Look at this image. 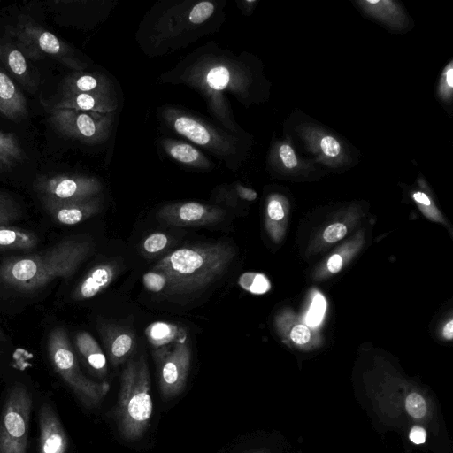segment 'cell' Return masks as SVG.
<instances>
[{
    "label": "cell",
    "instance_id": "2e32d148",
    "mask_svg": "<svg viewBox=\"0 0 453 453\" xmlns=\"http://www.w3.org/2000/svg\"><path fill=\"white\" fill-rule=\"evenodd\" d=\"M0 114L12 121L23 119L27 116L24 95L1 67Z\"/></svg>",
    "mask_w": 453,
    "mask_h": 453
},
{
    "label": "cell",
    "instance_id": "f546056e",
    "mask_svg": "<svg viewBox=\"0 0 453 453\" xmlns=\"http://www.w3.org/2000/svg\"><path fill=\"white\" fill-rule=\"evenodd\" d=\"M214 5L209 1H203L196 4L188 16L190 22L194 24H201L205 21L213 12Z\"/></svg>",
    "mask_w": 453,
    "mask_h": 453
},
{
    "label": "cell",
    "instance_id": "cb8c5ba5",
    "mask_svg": "<svg viewBox=\"0 0 453 453\" xmlns=\"http://www.w3.org/2000/svg\"><path fill=\"white\" fill-rule=\"evenodd\" d=\"M170 243V237L161 232L152 233L142 243V250L150 256L163 251Z\"/></svg>",
    "mask_w": 453,
    "mask_h": 453
},
{
    "label": "cell",
    "instance_id": "d590c367",
    "mask_svg": "<svg viewBox=\"0 0 453 453\" xmlns=\"http://www.w3.org/2000/svg\"><path fill=\"white\" fill-rule=\"evenodd\" d=\"M409 439L416 445H420L426 441V431L420 426H413L409 433Z\"/></svg>",
    "mask_w": 453,
    "mask_h": 453
},
{
    "label": "cell",
    "instance_id": "f1b7e54d",
    "mask_svg": "<svg viewBox=\"0 0 453 453\" xmlns=\"http://www.w3.org/2000/svg\"><path fill=\"white\" fill-rule=\"evenodd\" d=\"M172 157L183 163H191L198 159L199 152L188 144H176L171 148Z\"/></svg>",
    "mask_w": 453,
    "mask_h": 453
},
{
    "label": "cell",
    "instance_id": "3957f363",
    "mask_svg": "<svg viewBox=\"0 0 453 453\" xmlns=\"http://www.w3.org/2000/svg\"><path fill=\"white\" fill-rule=\"evenodd\" d=\"M153 411L150 378L145 357L128 359L120 376V388L113 411L121 436L127 441L142 437Z\"/></svg>",
    "mask_w": 453,
    "mask_h": 453
},
{
    "label": "cell",
    "instance_id": "7402d4cb",
    "mask_svg": "<svg viewBox=\"0 0 453 453\" xmlns=\"http://www.w3.org/2000/svg\"><path fill=\"white\" fill-rule=\"evenodd\" d=\"M18 202L8 193L0 191V225H8L21 217Z\"/></svg>",
    "mask_w": 453,
    "mask_h": 453
},
{
    "label": "cell",
    "instance_id": "8992f818",
    "mask_svg": "<svg viewBox=\"0 0 453 453\" xmlns=\"http://www.w3.org/2000/svg\"><path fill=\"white\" fill-rule=\"evenodd\" d=\"M31 407V395L26 387L14 385L0 418V453H26Z\"/></svg>",
    "mask_w": 453,
    "mask_h": 453
},
{
    "label": "cell",
    "instance_id": "9a60e30c",
    "mask_svg": "<svg viewBox=\"0 0 453 453\" xmlns=\"http://www.w3.org/2000/svg\"><path fill=\"white\" fill-rule=\"evenodd\" d=\"M0 60L5 65L17 81L23 86L35 89L38 85V77L33 71L24 54L13 42L0 36Z\"/></svg>",
    "mask_w": 453,
    "mask_h": 453
},
{
    "label": "cell",
    "instance_id": "d6a6232c",
    "mask_svg": "<svg viewBox=\"0 0 453 453\" xmlns=\"http://www.w3.org/2000/svg\"><path fill=\"white\" fill-rule=\"evenodd\" d=\"M347 234V227L342 223H334L328 226L324 233L323 238L326 242L333 243L342 239Z\"/></svg>",
    "mask_w": 453,
    "mask_h": 453
},
{
    "label": "cell",
    "instance_id": "8fae6325",
    "mask_svg": "<svg viewBox=\"0 0 453 453\" xmlns=\"http://www.w3.org/2000/svg\"><path fill=\"white\" fill-rule=\"evenodd\" d=\"M98 330L108 357L113 366L126 362L135 348V335L132 329L115 323L102 321Z\"/></svg>",
    "mask_w": 453,
    "mask_h": 453
},
{
    "label": "cell",
    "instance_id": "52a82bcc",
    "mask_svg": "<svg viewBox=\"0 0 453 453\" xmlns=\"http://www.w3.org/2000/svg\"><path fill=\"white\" fill-rule=\"evenodd\" d=\"M158 369L159 390L170 399L184 388L189 372L191 351L185 341H178L171 348H159L154 353Z\"/></svg>",
    "mask_w": 453,
    "mask_h": 453
},
{
    "label": "cell",
    "instance_id": "30bf717a",
    "mask_svg": "<svg viewBox=\"0 0 453 453\" xmlns=\"http://www.w3.org/2000/svg\"><path fill=\"white\" fill-rule=\"evenodd\" d=\"M49 122L58 134L85 141L96 139L100 130L96 118L74 109L50 108Z\"/></svg>",
    "mask_w": 453,
    "mask_h": 453
},
{
    "label": "cell",
    "instance_id": "7c38bea8",
    "mask_svg": "<svg viewBox=\"0 0 453 453\" xmlns=\"http://www.w3.org/2000/svg\"><path fill=\"white\" fill-rule=\"evenodd\" d=\"M43 208L58 224L73 226L98 213L100 204L97 199L90 198L82 201H57L41 198Z\"/></svg>",
    "mask_w": 453,
    "mask_h": 453
},
{
    "label": "cell",
    "instance_id": "7bdbcfd3",
    "mask_svg": "<svg viewBox=\"0 0 453 453\" xmlns=\"http://www.w3.org/2000/svg\"><path fill=\"white\" fill-rule=\"evenodd\" d=\"M250 453H268V452L265 450H263V449H258V450L252 451Z\"/></svg>",
    "mask_w": 453,
    "mask_h": 453
},
{
    "label": "cell",
    "instance_id": "1f68e13d",
    "mask_svg": "<svg viewBox=\"0 0 453 453\" xmlns=\"http://www.w3.org/2000/svg\"><path fill=\"white\" fill-rule=\"evenodd\" d=\"M311 331L303 323L296 324L290 330L289 338L296 345H305L311 340Z\"/></svg>",
    "mask_w": 453,
    "mask_h": 453
},
{
    "label": "cell",
    "instance_id": "ffe728a7",
    "mask_svg": "<svg viewBox=\"0 0 453 453\" xmlns=\"http://www.w3.org/2000/svg\"><path fill=\"white\" fill-rule=\"evenodd\" d=\"M175 130L199 145H205L211 140L207 129L196 120L180 116L174 121Z\"/></svg>",
    "mask_w": 453,
    "mask_h": 453
},
{
    "label": "cell",
    "instance_id": "9c48e42d",
    "mask_svg": "<svg viewBox=\"0 0 453 453\" xmlns=\"http://www.w3.org/2000/svg\"><path fill=\"white\" fill-rule=\"evenodd\" d=\"M157 217L165 224L174 226H198L219 222L224 211L218 207L188 202L167 205L159 211Z\"/></svg>",
    "mask_w": 453,
    "mask_h": 453
},
{
    "label": "cell",
    "instance_id": "44dd1931",
    "mask_svg": "<svg viewBox=\"0 0 453 453\" xmlns=\"http://www.w3.org/2000/svg\"><path fill=\"white\" fill-rule=\"evenodd\" d=\"M145 334L151 345L161 348L174 341L179 334V328L175 325L157 321L151 323L145 329Z\"/></svg>",
    "mask_w": 453,
    "mask_h": 453
},
{
    "label": "cell",
    "instance_id": "4316f807",
    "mask_svg": "<svg viewBox=\"0 0 453 453\" xmlns=\"http://www.w3.org/2000/svg\"><path fill=\"white\" fill-rule=\"evenodd\" d=\"M142 282L144 287L154 293H158L167 288V278L166 276L157 270H151L143 275Z\"/></svg>",
    "mask_w": 453,
    "mask_h": 453
},
{
    "label": "cell",
    "instance_id": "603a6c76",
    "mask_svg": "<svg viewBox=\"0 0 453 453\" xmlns=\"http://www.w3.org/2000/svg\"><path fill=\"white\" fill-rule=\"evenodd\" d=\"M326 302L325 297L320 293H316L305 316L306 324L312 327L320 325L326 312Z\"/></svg>",
    "mask_w": 453,
    "mask_h": 453
},
{
    "label": "cell",
    "instance_id": "74e56055",
    "mask_svg": "<svg viewBox=\"0 0 453 453\" xmlns=\"http://www.w3.org/2000/svg\"><path fill=\"white\" fill-rule=\"evenodd\" d=\"M237 191L240 196L245 200L253 201L257 198V193L253 189L239 186Z\"/></svg>",
    "mask_w": 453,
    "mask_h": 453
},
{
    "label": "cell",
    "instance_id": "277c9868",
    "mask_svg": "<svg viewBox=\"0 0 453 453\" xmlns=\"http://www.w3.org/2000/svg\"><path fill=\"white\" fill-rule=\"evenodd\" d=\"M47 350L54 370L80 402L88 408L99 405L108 394L110 384L93 381L81 372L68 334L63 327L58 326L50 331Z\"/></svg>",
    "mask_w": 453,
    "mask_h": 453
},
{
    "label": "cell",
    "instance_id": "60d3db41",
    "mask_svg": "<svg viewBox=\"0 0 453 453\" xmlns=\"http://www.w3.org/2000/svg\"><path fill=\"white\" fill-rule=\"evenodd\" d=\"M446 82L449 88L453 86V70L452 68H449L446 73Z\"/></svg>",
    "mask_w": 453,
    "mask_h": 453
},
{
    "label": "cell",
    "instance_id": "f35d334b",
    "mask_svg": "<svg viewBox=\"0 0 453 453\" xmlns=\"http://www.w3.org/2000/svg\"><path fill=\"white\" fill-rule=\"evenodd\" d=\"M413 198L415 201L422 205L429 206L431 205V202L428 198V196L422 192H415L413 194Z\"/></svg>",
    "mask_w": 453,
    "mask_h": 453
},
{
    "label": "cell",
    "instance_id": "4dcf8cb0",
    "mask_svg": "<svg viewBox=\"0 0 453 453\" xmlns=\"http://www.w3.org/2000/svg\"><path fill=\"white\" fill-rule=\"evenodd\" d=\"M267 226L271 232L275 225V222L282 220L285 217V211L281 203L276 199L272 198L267 204Z\"/></svg>",
    "mask_w": 453,
    "mask_h": 453
},
{
    "label": "cell",
    "instance_id": "83f0119b",
    "mask_svg": "<svg viewBox=\"0 0 453 453\" xmlns=\"http://www.w3.org/2000/svg\"><path fill=\"white\" fill-rule=\"evenodd\" d=\"M230 73L224 66H216L207 74V82L214 90H223L228 84Z\"/></svg>",
    "mask_w": 453,
    "mask_h": 453
},
{
    "label": "cell",
    "instance_id": "7a4b0ae2",
    "mask_svg": "<svg viewBox=\"0 0 453 453\" xmlns=\"http://www.w3.org/2000/svg\"><path fill=\"white\" fill-rule=\"evenodd\" d=\"M235 254L234 247L226 242L187 246L168 253L152 269L166 276L168 293L190 294L220 277Z\"/></svg>",
    "mask_w": 453,
    "mask_h": 453
},
{
    "label": "cell",
    "instance_id": "836d02e7",
    "mask_svg": "<svg viewBox=\"0 0 453 453\" xmlns=\"http://www.w3.org/2000/svg\"><path fill=\"white\" fill-rule=\"evenodd\" d=\"M320 148L322 152L329 157H335L341 152V145L333 136H324L320 141Z\"/></svg>",
    "mask_w": 453,
    "mask_h": 453
},
{
    "label": "cell",
    "instance_id": "6da1fadb",
    "mask_svg": "<svg viewBox=\"0 0 453 453\" xmlns=\"http://www.w3.org/2000/svg\"><path fill=\"white\" fill-rule=\"evenodd\" d=\"M92 253L90 242L65 238L43 250L6 257L0 264V283L18 292L31 293L57 278H71Z\"/></svg>",
    "mask_w": 453,
    "mask_h": 453
},
{
    "label": "cell",
    "instance_id": "5b68a950",
    "mask_svg": "<svg viewBox=\"0 0 453 453\" xmlns=\"http://www.w3.org/2000/svg\"><path fill=\"white\" fill-rule=\"evenodd\" d=\"M5 33L26 58L39 60L49 57L72 69L83 67L65 42L27 15H19L14 25L5 27Z\"/></svg>",
    "mask_w": 453,
    "mask_h": 453
},
{
    "label": "cell",
    "instance_id": "ab89813d",
    "mask_svg": "<svg viewBox=\"0 0 453 453\" xmlns=\"http://www.w3.org/2000/svg\"><path fill=\"white\" fill-rule=\"evenodd\" d=\"M443 336L448 339L451 340L453 338V320L450 319L443 327L442 331Z\"/></svg>",
    "mask_w": 453,
    "mask_h": 453
},
{
    "label": "cell",
    "instance_id": "e0dca14e",
    "mask_svg": "<svg viewBox=\"0 0 453 453\" xmlns=\"http://www.w3.org/2000/svg\"><path fill=\"white\" fill-rule=\"evenodd\" d=\"M75 344L78 352L87 365L98 376H105L107 373L106 357L94 337L88 332H79L75 336Z\"/></svg>",
    "mask_w": 453,
    "mask_h": 453
},
{
    "label": "cell",
    "instance_id": "ac0fdd59",
    "mask_svg": "<svg viewBox=\"0 0 453 453\" xmlns=\"http://www.w3.org/2000/svg\"><path fill=\"white\" fill-rule=\"evenodd\" d=\"M34 232L9 225H0V250H30L37 246Z\"/></svg>",
    "mask_w": 453,
    "mask_h": 453
},
{
    "label": "cell",
    "instance_id": "e575fe53",
    "mask_svg": "<svg viewBox=\"0 0 453 453\" xmlns=\"http://www.w3.org/2000/svg\"><path fill=\"white\" fill-rule=\"evenodd\" d=\"M279 154L283 165L287 168H294L297 165V159L295 152L289 145H281L279 150Z\"/></svg>",
    "mask_w": 453,
    "mask_h": 453
},
{
    "label": "cell",
    "instance_id": "8d00e7d4",
    "mask_svg": "<svg viewBox=\"0 0 453 453\" xmlns=\"http://www.w3.org/2000/svg\"><path fill=\"white\" fill-rule=\"evenodd\" d=\"M327 269L332 273L340 272L342 266V258L339 254L332 255L327 261Z\"/></svg>",
    "mask_w": 453,
    "mask_h": 453
},
{
    "label": "cell",
    "instance_id": "d4e9b609",
    "mask_svg": "<svg viewBox=\"0 0 453 453\" xmlns=\"http://www.w3.org/2000/svg\"><path fill=\"white\" fill-rule=\"evenodd\" d=\"M405 410L411 418L421 419L427 413L426 402L420 394L411 392L405 399Z\"/></svg>",
    "mask_w": 453,
    "mask_h": 453
},
{
    "label": "cell",
    "instance_id": "4fadbf2b",
    "mask_svg": "<svg viewBox=\"0 0 453 453\" xmlns=\"http://www.w3.org/2000/svg\"><path fill=\"white\" fill-rule=\"evenodd\" d=\"M121 265L117 261H107L92 267L74 288L72 297L75 301L90 299L116 279Z\"/></svg>",
    "mask_w": 453,
    "mask_h": 453
},
{
    "label": "cell",
    "instance_id": "5bb4252c",
    "mask_svg": "<svg viewBox=\"0 0 453 453\" xmlns=\"http://www.w3.org/2000/svg\"><path fill=\"white\" fill-rule=\"evenodd\" d=\"M39 453H66L68 440L53 409L42 405L39 414Z\"/></svg>",
    "mask_w": 453,
    "mask_h": 453
},
{
    "label": "cell",
    "instance_id": "ba28073f",
    "mask_svg": "<svg viewBox=\"0 0 453 453\" xmlns=\"http://www.w3.org/2000/svg\"><path fill=\"white\" fill-rule=\"evenodd\" d=\"M34 188L41 198L72 202L92 198L99 191V184L91 178L57 173L37 177Z\"/></svg>",
    "mask_w": 453,
    "mask_h": 453
},
{
    "label": "cell",
    "instance_id": "484cf974",
    "mask_svg": "<svg viewBox=\"0 0 453 453\" xmlns=\"http://www.w3.org/2000/svg\"><path fill=\"white\" fill-rule=\"evenodd\" d=\"M240 283L245 289L254 294H263L270 289V282L260 273H246L242 277Z\"/></svg>",
    "mask_w": 453,
    "mask_h": 453
},
{
    "label": "cell",
    "instance_id": "d6986e66",
    "mask_svg": "<svg viewBox=\"0 0 453 453\" xmlns=\"http://www.w3.org/2000/svg\"><path fill=\"white\" fill-rule=\"evenodd\" d=\"M26 157L16 134L0 132V173L11 171L23 163Z\"/></svg>",
    "mask_w": 453,
    "mask_h": 453
},
{
    "label": "cell",
    "instance_id": "b9f144b4",
    "mask_svg": "<svg viewBox=\"0 0 453 453\" xmlns=\"http://www.w3.org/2000/svg\"><path fill=\"white\" fill-rule=\"evenodd\" d=\"M6 340V337L4 334V332L2 331V329L0 328V341H5Z\"/></svg>",
    "mask_w": 453,
    "mask_h": 453
}]
</instances>
